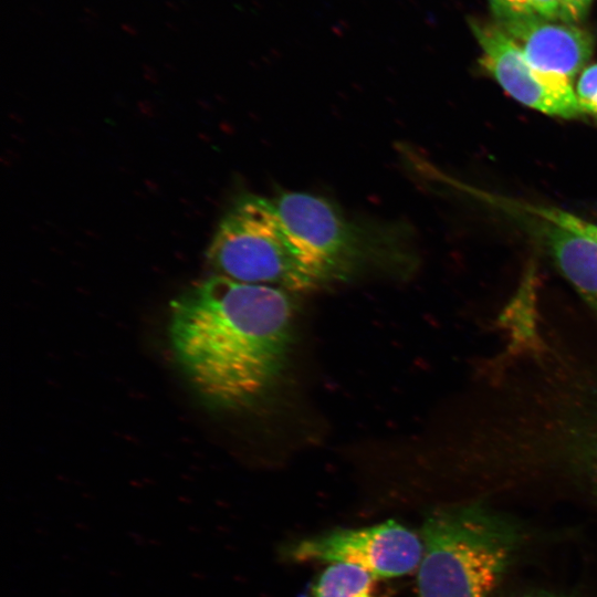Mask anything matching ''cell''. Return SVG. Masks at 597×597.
<instances>
[{
  "label": "cell",
  "instance_id": "obj_10",
  "mask_svg": "<svg viewBox=\"0 0 597 597\" xmlns=\"http://www.w3.org/2000/svg\"><path fill=\"white\" fill-rule=\"evenodd\" d=\"M563 453L597 493V405L563 428Z\"/></svg>",
  "mask_w": 597,
  "mask_h": 597
},
{
  "label": "cell",
  "instance_id": "obj_12",
  "mask_svg": "<svg viewBox=\"0 0 597 597\" xmlns=\"http://www.w3.org/2000/svg\"><path fill=\"white\" fill-rule=\"evenodd\" d=\"M576 95L584 114L597 116V64L584 70L577 82Z\"/></svg>",
  "mask_w": 597,
  "mask_h": 597
},
{
  "label": "cell",
  "instance_id": "obj_1",
  "mask_svg": "<svg viewBox=\"0 0 597 597\" xmlns=\"http://www.w3.org/2000/svg\"><path fill=\"white\" fill-rule=\"evenodd\" d=\"M294 322L291 292L214 274L171 301L168 335L197 395L212 408L241 409L279 383Z\"/></svg>",
  "mask_w": 597,
  "mask_h": 597
},
{
  "label": "cell",
  "instance_id": "obj_15",
  "mask_svg": "<svg viewBox=\"0 0 597 597\" xmlns=\"http://www.w3.org/2000/svg\"><path fill=\"white\" fill-rule=\"evenodd\" d=\"M121 28H122L124 31H126L127 33H129V34H136L137 31H138L136 27H134V25L130 24V23H126V22H125V23H122V24H121Z\"/></svg>",
  "mask_w": 597,
  "mask_h": 597
},
{
  "label": "cell",
  "instance_id": "obj_14",
  "mask_svg": "<svg viewBox=\"0 0 597 597\" xmlns=\"http://www.w3.org/2000/svg\"><path fill=\"white\" fill-rule=\"evenodd\" d=\"M591 0H569V3L579 20L586 13Z\"/></svg>",
  "mask_w": 597,
  "mask_h": 597
},
{
  "label": "cell",
  "instance_id": "obj_4",
  "mask_svg": "<svg viewBox=\"0 0 597 597\" xmlns=\"http://www.w3.org/2000/svg\"><path fill=\"white\" fill-rule=\"evenodd\" d=\"M216 274L287 292L320 284L283 224L272 199L244 193L220 220L207 249Z\"/></svg>",
  "mask_w": 597,
  "mask_h": 597
},
{
  "label": "cell",
  "instance_id": "obj_17",
  "mask_svg": "<svg viewBox=\"0 0 597 597\" xmlns=\"http://www.w3.org/2000/svg\"><path fill=\"white\" fill-rule=\"evenodd\" d=\"M82 23L85 24L87 28L93 29L96 27V22H94L92 19L83 18L81 19Z\"/></svg>",
  "mask_w": 597,
  "mask_h": 597
},
{
  "label": "cell",
  "instance_id": "obj_11",
  "mask_svg": "<svg viewBox=\"0 0 597 597\" xmlns=\"http://www.w3.org/2000/svg\"><path fill=\"white\" fill-rule=\"evenodd\" d=\"M493 11L536 14L566 23L578 21L569 0H491Z\"/></svg>",
  "mask_w": 597,
  "mask_h": 597
},
{
  "label": "cell",
  "instance_id": "obj_6",
  "mask_svg": "<svg viewBox=\"0 0 597 597\" xmlns=\"http://www.w3.org/2000/svg\"><path fill=\"white\" fill-rule=\"evenodd\" d=\"M472 29L483 51L481 64L511 97L552 116L584 114L570 80L534 69L498 25L473 22Z\"/></svg>",
  "mask_w": 597,
  "mask_h": 597
},
{
  "label": "cell",
  "instance_id": "obj_2",
  "mask_svg": "<svg viewBox=\"0 0 597 597\" xmlns=\"http://www.w3.org/2000/svg\"><path fill=\"white\" fill-rule=\"evenodd\" d=\"M417 597H490L513 561L517 528L480 504L432 511L421 531Z\"/></svg>",
  "mask_w": 597,
  "mask_h": 597
},
{
  "label": "cell",
  "instance_id": "obj_20",
  "mask_svg": "<svg viewBox=\"0 0 597 597\" xmlns=\"http://www.w3.org/2000/svg\"><path fill=\"white\" fill-rule=\"evenodd\" d=\"M167 27H169V28L172 29L174 31L178 30V28H176L175 25H172L170 22L167 23Z\"/></svg>",
  "mask_w": 597,
  "mask_h": 597
},
{
  "label": "cell",
  "instance_id": "obj_5",
  "mask_svg": "<svg viewBox=\"0 0 597 597\" xmlns=\"http://www.w3.org/2000/svg\"><path fill=\"white\" fill-rule=\"evenodd\" d=\"M422 540L396 521L362 528H335L285 545L281 554L293 563H346L377 578L398 577L419 567Z\"/></svg>",
  "mask_w": 597,
  "mask_h": 597
},
{
  "label": "cell",
  "instance_id": "obj_3",
  "mask_svg": "<svg viewBox=\"0 0 597 597\" xmlns=\"http://www.w3.org/2000/svg\"><path fill=\"white\" fill-rule=\"evenodd\" d=\"M272 201L320 284L411 262L401 226L350 218L329 200L307 192H281Z\"/></svg>",
  "mask_w": 597,
  "mask_h": 597
},
{
  "label": "cell",
  "instance_id": "obj_8",
  "mask_svg": "<svg viewBox=\"0 0 597 597\" xmlns=\"http://www.w3.org/2000/svg\"><path fill=\"white\" fill-rule=\"evenodd\" d=\"M486 198L530 229L559 272L597 314V240L541 216L532 205Z\"/></svg>",
  "mask_w": 597,
  "mask_h": 597
},
{
  "label": "cell",
  "instance_id": "obj_7",
  "mask_svg": "<svg viewBox=\"0 0 597 597\" xmlns=\"http://www.w3.org/2000/svg\"><path fill=\"white\" fill-rule=\"evenodd\" d=\"M494 13L498 27L540 72L572 81L591 56V35L573 23L503 10Z\"/></svg>",
  "mask_w": 597,
  "mask_h": 597
},
{
  "label": "cell",
  "instance_id": "obj_13",
  "mask_svg": "<svg viewBox=\"0 0 597 597\" xmlns=\"http://www.w3.org/2000/svg\"><path fill=\"white\" fill-rule=\"evenodd\" d=\"M538 213L558 224L565 226L597 240V226L594 223L558 209L540 207Z\"/></svg>",
  "mask_w": 597,
  "mask_h": 597
},
{
  "label": "cell",
  "instance_id": "obj_9",
  "mask_svg": "<svg viewBox=\"0 0 597 597\" xmlns=\"http://www.w3.org/2000/svg\"><path fill=\"white\" fill-rule=\"evenodd\" d=\"M378 579L358 566L332 563L300 597H385Z\"/></svg>",
  "mask_w": 597,
  "mask_h": 597
},
{
  "label": "cell",
  "instance_id": "obj_19",
  "mask_svg": "<svg viewBox=\"0 0 597 597\" xmlns=\"http://www.w3.org/2000/svg\"><path fill=\"white\" fill-rule=\"evenodd\" d=\"M166 6H167L169 9L174 10V11H178V10H179V7H178L176 3L171 2V1H166Z\"/></svg>",
  "mask_w": 597,
  "mask_h": 597
},
{
  "label": "cell",
  "instance_id": "obj_18",
  "mask_svg": "<svg viewBox=\"0 0 597 597\" xmlns=\"http://www.w3.org/2000/svg\"><path fill=\"white\" fill-rule=\"evenodd\" d=\"M521 597H565V596L551 595V594H540V595H527V596H521Z\"/></svg>",
  "mask_w": 597,
  "mask_h": 597
},
{
  "label": "cell",
  "instance_id": "obj_16",
  "mask_svg": "<svg viewBox=\"0 0 597 597\" xmlns=\"http://www.w3.org/2000/svg\"><path fill=\"white\" fill-rule=\"evenodd\" d=\"M83 11L86 13V15H88V18H93V19H97L98 18V13L96 11H94L92 8L90 7H84Z\"/></svg>",
  "mask_w": 597,
  "mask_h": 597
}]
</instances>
